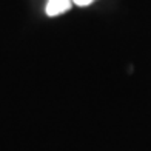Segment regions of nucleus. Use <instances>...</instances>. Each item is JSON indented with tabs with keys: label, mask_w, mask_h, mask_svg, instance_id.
<instances>
[{
	"label": "nucleus",
	"mask_w": 151,
	"mask_h": 151,
	"mask_svg": "<svg viewBox=\"0 0 151 151\" xmlns=\"http://www.w3.org/2000/svg\"><path fill=\"white\" fill-rule=\"evenodd\" d=\"M71 0H48V3L45 6V12L50 17H56L66 12L71 8Z\"/></svg>",
	"instance_id": "nucleus-1"
},
{
	"label": "nucleus",
	"mask_w": 151,
	"mask_h": 151,
	"mask_svg": "<svg viewBox=\"0 0 151 151\" xmlns=\"http://www.w3.org/2000/svg\"><path fill=\"white\" fill-rule=\"evenodd\" d=\"M73 3H76L77 6H88L93 3V0H73Z\"/></svg>",
	"instance_id": "nucleus-2"
}]
</instances>
